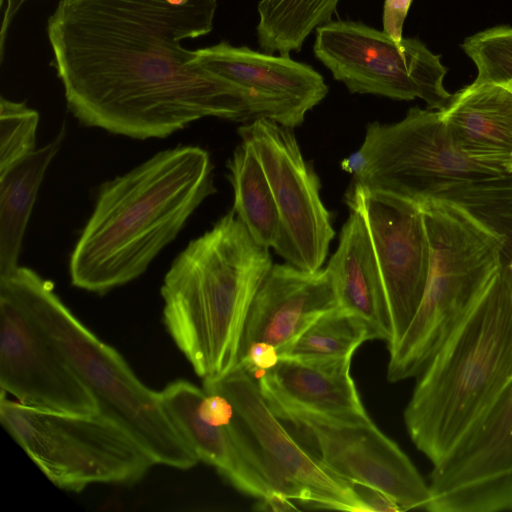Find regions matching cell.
<instances>
[{
	"label": "cell",
	"instance_id": "35",
	"mask_svg": "<svg viewBox=\"0 0 512 512\" xmlns=\"http://www.w3.org/2000/svg\"><path fill=\"white\" fill-rule=\"evenodd\" d=\"M4 3V0H0V6L2 7Z\"/></svg>",
	"mask_w": 512,
	"mask_h": 512
},
{
	"label": "cell",
	"instance_id": "4",
	"mask_svg": "<svg viewBox=\"0 0 512 512\" xmlns=\"http://www.w3.org/2000/svg\"><path fill=\"white\" fill-rule=\"evenodd\" d=\"M512 378V304L502 273L432 356L404 411L408 434L441 463Z\"/></svg>",
	"mask_w": 512,
	"mask_h": 512
},
{
	"label": "cell",
	"instance_id": "3",
	"mask_svg": "<svg viewBox=\"0 0 512 512\" xmlns=\"http://www.w3.org/2000/svg\"><path fill=\"white\" fill-rule=\"evenodd\" d=\"M232 210L176 256L160 293L163 322L203 380L217 379L239 362L251 302L272 267Z\"/></svg>",
	"mask_w": 512,
	"mask_h": 512
},
{
	"label": "cell",
	"instance_id": "14",
	"mask_svg": "<svg viewBox=\"0 0 512 512\" xmlns=\"http://www.w3.org/2000/svg\"><path fill=\"white\" fill-rule=\"evenodd\" d=\"M1 392L30 407L94 413L97 404L23 305L0 286Z\"/></svg>",
	"mask_w": 512,
	"mask_h": 512
},
{
	"label": "cell",
	"instance_id": "11",
	"mask_svg": "<svg viewBox=\"0 0 512 512\" xmlns=\"http://www.w3.org/2000/svg\"><path fill=\"white\" fill-rule=\"evenodd\" d=\"M256 154L279 212L281 233L274 250L287 263L320 270L335 232L320 198V181L305 161L291 128L259 118L238 128Z\"/></svg>",
	"mask_w": 512,
	"mask_h": 512
},
{
	"label": "cell",
	"instance_id": "33",
	"mask_svg": "<svg viewBox=\"0 0 512 512\" xmlns=\"http://www.w3.org/2000/svg\"><path fill=\"white\" fill-rule=\"evenodd\" d=\"M5 1V0H4ZM28 0H6V7L3 13L1 29H0V56L1 60L4 55L5 41L9 26L22 7V5Z\"/></svg>",
	"mask_w": 512,
	"mask_h": 512
},
{
	"label": "cell",
	"instance_id": "18",
	"mask_svg": "<svg viewBox=\"0 0 512 512\" xmlns=\"http://www.w3.org/2000/svg\"><path fill=\"white\" fill-rule=\"evenodd\" d=\"M196 51L204 68L260 93L287 101L306 114L328 93L324 78L310 65L222 41Z\"/></svg>",
	"mask_w": 512,
	"mask_h": 512
},
{
	"label": "cell",
	"instance_id": "9",
	"mask_svg": "<svg viewBox=\"0 0 512 512\" xmlns=\"http://www.w3.org/2000/svg\"><path fill=\"white\" fill-rule=\"evenodd\" d=\"M316 58L351 93L396 100L423 99L430 110L444 111L454 100L443 85L447 68L421 41H395L383 31L350 20L316 28Z\"/></svg>",
	"mask_w": 512,
	"mask_h": 512
},
{
	"label": "cell",
	"instance_id": "1",
	"mask_svg": "<svg viewBox=\"0 0 512 512\" xmlns=\"http://www.w3.org/2000/svg\"><path fill=\"white\" fill-rule=\"evenodd\" d=\"M216 8V0H60L47 35L69 111L85 126L141 140L205 117L301 125L287 101L204 68L182 46L211 32Z\"/></svg>",
	"mask_w": 512,
	"mask_h": 512
},
{
	"label": "cell",
	"instance_id": "22",
	"mask_svg": "<svg viewBox=\"0 0 512 512\" xmlns=\"http://www.w3.org/2000/svg\"><path fill=\"white\" fill-rule=\"evenodd\" d=\"M62 128L48 144L0 173V277L15 271L38 191L61 147Z\"/></svg>",
	"mask_w": 512,
	"mask_h": 512
},
{
	"label": "cell",
	"instance_id": "8",
	"mask_svg": "<svg viewBox=\"0 0 512 512\" xmlns=\"http://www.w3.org/2000/svg\"><path fill=\"white\" fill-rule=\"evenodd\" d=\"M352 183L415 202L459 183L509 173L467 158L452 141L441 111L409 109L395 123L367 125L364 141L340 163Z\"/></svg>",
	"mask_w": 512,
	"mask_h": 512
},
{
	"label": "cell",
	"instance_id": "20",
	"mask_svg": "<svg viewBox=\"0 0 512 512\" xmlns=\"http://www.w3.org/2000/svg\"><path fill=\"white\" fill-rule=\"evenodd\" d=\"M456 147L479 164L505 171L512 155V83L489 82L455 93L441 111Z\"/></svg>",
	"mask_w": 512,
	"mask_h": 512
},
{
	"label": "cell",
	"instance_id": "17",
	"mask_svg": "<svg viewBox=\"0 0 512 512\" xmlns=\"http://www.w3.org/2000/svg\"><path fill=\"white\" fill-rule=\"evenodd\" d=\"M338 305L326 268L310 272L273 264L251 302L240 353L261 341L275 346L281 356L312 322Z\"/></svg>",
	"mask_w": 512,
	"mask_h": 512
},
{
	"label": "cell",
	"instance_id": "30",
	"mask_svg": "<svg viewBox=\"0 0 512 512\" xmlns=\"http://www.w3.org/2000/svg\"><path fill=\"white\" fill-rule=\"evenodd\" d=\"M350 483L364 509V512L403 511L399 504L386 492L365 483Z\"/></svg>",
	"mask_w": 512,
	"mask_h": 512
},
{
	"label": "cell",
	"instance_id": "15",
	"mask_svg": "<svg viewBox=\"0 0 512 512\" xmlns=\"http://www.w3.org/2000/svg\"><path fill=\"white\" fill-rule=\"evenodd\" d=\"M223 394L270 464L293 485L302 505L316 509L364 512L351 483L322 464L282 424L262 395L258 383L242 366L224 376L203 380Z\"/></svg>",
	"mask_w": 512,
	"mask_h": 512
},
{
	"label": "cell",
	"instance_id": "26",
	"mask_svg": "<svg viewBox=\"0 0 512 512\" xmlns=\"http://www.w3.org/2000/svg\"><path fill=\"white\" fill-rule=\"evenodd\" d=\"M367 340L370 339L365 324L338 305L312 322L280 357L308 360L344 358L353 356Z\"/></svg>",
	"mask_w": 512,
	"mask_h": 512
},
{
	"label": "cell",
	"instance_id": "27",
	"mask_svg": "<svg viewBox=\"0 0 512 512\" xmlns=\"http://www.w3.org/2000/svg\"><path fill=\"white\" fill-rule=\"evenodd\" d=\"M477 68L472 85L512 81V26H495L470 37L461 45Z\"/></svg>",
	"mask_w": 512,
	"mask_h": 512
},
{
	"label": "cell",
	"instance_id": "6",
	"mask_svg": "<svg viewBox=\"0 0 512 512\" xmlns=\"http://www.w3.org/2000/svg\"><path fill=\"white\" fill-rule=\"evenodd\" d=\"M418 203L429 240L430 269L412 321L389 349V382L418 377L501 273V240L495 231L449 198L429 197Z\"/></svg>",
	"mask_w": 512,
	"mask_h": 512
},
{
	"label": "cell",
	"instance_id": "23",
	"mask_svg": "<svg viewBox=\"0 0 512 512\" xmlns=\"http://www.w3.org/2000/svg\"><path fill=\"white\" fill-rule=\"evenodd\" d=\"M227 168L234 195L232 210L257 244L274 249L281 233L280 216L256 154L241 143L234 150Z\"/></svg>",
	"mask_w": 512,
	"mask_h": 512
},
{
	"label": "cell",
	"instance_id": "24",
	"mask_svg": "<svg viewBox=\"0 0 512 512\" xmlns=\"http://www.w3.org/2000/svg\"><path fill=\"white\" fill-rule=\"evenodd\" d=\"M339 0H260L257 40L263 53L300 51L317 27L331 21Z\"/></svg>",
	"mask_w": 512,
	"mask_h": 512
},
{
	"label": "cell",
	"instance_id": "29",
	"mask_svg": "<svg viewBox=\"0 0 512 512\" xmlns=\"http://www.w3.org/2000/svg\"><path fill=\"white\" fill-rule=\"evenodd\" d=\"M280 359L275 346L266 342H252L240 353L238 365L242 366L251 376L260 378L273 369Z\"/></svg>",
	"mask_w": 512,
	"mask_h": 512
},
{
	"label": "cell",
	"instance_id": "32",
	"mask_svg": "<svg viewBox=\"0 0 512 512\" xmlns=\"http://www.w3.org/2000/svg\"><path fill=\"white\" fill-rule=\"evenodd\" d=\"M258 500L256 509L261 511L285 512L299 510L291 502L292 499L276 491H273L264 498Z\"/></svg>",
	"mask_w": 512,
	"mask_h": 512
},
{
	"label": "cell",
	"instance_id": "25",
	"mask_svg": "<svg viewBox=\"0 0 512 512\" xmlns=\"http://www.w3.org/2000/svg\"><path fill=\"white\" fill-rule=\"evenodd\" d=\"M437 196L462 204L498 234L501 273L512 304V174L455 184Z\"/></svg>",
	"mask_w": 512,
	"mask_h": 512
},
{
	"label": "cell",
	"instance_id": "31",
	"mask_svg": "<svg viewBox=\"0 0 512 512\" xmlns=\"http://www.w3.org/2000/svg\"><path fill=\"white\" fill-rule=\"evenodd\" d=\"M412 0H385L383 9V32L400 42L403 24Z\"/></svg>",
	"mask_w": 512,
	"mask_h": 512
},
{
	"label": "cell",
	"instance_id": "7",
	"mask_svg": "<svg viewBox=\"0 0 512 512\" xmlns=\"http://www.w3.org/2000/svg\"><path fill=\"white\" fill-rule=\"evenodd\" d=\"M0 420L44 475L66 491L98 483L131 485L155 465L131 435L99 412L39 409L1 392Z\"/></svg>",
	"mask_w": 512,
	"mask_h": 512
},
{
	"label": "cell",
	"instance_id": "12",
	"mask_svg": "<svg viewBox=\"0 0 512 512\" xmlns=\"http://www.w3.org/2000/svg\"><path fill=\"white\" fill-rule=\"evenodd\" d=\"M369 232L390 311L393 340H400L424 294L430 246L418 202L351 183L345 195Z\"/></svg>",
	"mask_w": 512,
	"mask_h": 512
},
{
	"label": "cell",
	"instance_id": "21",
	"mask_svg": "<svg viewBox=\"0 0 512 512\" xmlns=\"http://www.w3.org/2000/svg\"><path fill=\"white\" fill-rule=\"evenodd\" d=\"M352 356L308 360L280 357L258 378L264 397L341 418H367L350 373Z\"/></svg>",
	"mask_w": 512,
	"mask_h": 512
},
{
	"label": "cell",
	"instance_id": "34",
	"mask_svg": "<svg viewBox=\"0 0 512 512\" xmlns=\"http://www.w3.org/2000/svg\"><path fill=\"white\" fill-rule=\"evenodd\" d=\"M512 83V81H510ZM505 170L507 173L512 174V155L510 156L509 160L507 161L505 165Z\"/></svg>",
	"mask_w": 512,
	"mask_h": 512
},
{
	"label": "cell",
	"instance_id": "5",
	"mask_svg": "<svg viewBox=\"0 0 512 512\" xmlns=\"http://www.w3.org/2000/svg\"><path fill=\"white\" fill-rule=\"evenodd\" d=\"M59 350L94 397L97 411L131 435L154 463L186 470L198 458L185 442L161 400L112 346L91 332L35 271L18 267L0 277Z\"/></svg>",
	"mask_w": 512,
	"mask_h": 512
},
{
	"label": "cell",
	"instance_id": "13",
	"mask_svg": "<svg viewBox=\"0 0 512 512\" xmlns=\"http://www.w3.org/2000/svg\"><path fill=\"white\" fill-rule=\"evenodd\" d=\"M428 483V511L512 510V378Z\"/></svg>",
	"mask_w": 512,
	"mask_h": 512
},
{
	"label": "cell",
	"instance_id": "2",
	"mask_svg": "<svg viewBox=\"0 0 512 512\" xmlns=\"http://www.w3.org/2000/svg\"><path fill=\"white\" fill-rule=\"evenodd\" d=\"M208 152L177 146L105 182L69 260L71 284L97 294L131 282L216 192Z\"/></svg>",
	"mask_w": 512,
	"mask_h": 512
},
{
	"label": "cell",
	"instance_id": "10",
	"mask_svg": "<svg viewBox=\"0 0 512 512\" xmlns=\"http://www.w3.org/2000/svg\"><path fill=\"white\" fill-rule=\"evenodd\" d=\"M264 398L299 441L335 475L386 492L403 511L427 510L429 483L370 417L341 418Z\"/></svg>",
	"mask_w": 512,
	"mask_h": 512
},
{
	"label": "cell",
	"instance_id": "16",
	"mask_svg": "<svg viewBox=\"0 0 512 512\" xmlns=\"http://www.w3.org/2000/svg\"><path fill=\"white\" fill-rule=\"evenodd\" d=\"M160 396L199 461L249 496L261 499L273 492L264 478V460L256 443L223 394L177 379Z\"/></svg>",
	"mask_w": 512,
	"mask_h": 512
},
{
	"label": "cell",
	"instance_id": "28",
	"mask_svg": "<svg viewBox=\"0 0 512 512\" xmlns=\"http://www.w3.org/2000/svg\"><path fill=\"white\" fill-rule=\"evenodd\" d=\"M39 113L23 102L0 100V173L36 150Z\"/></svg>",
	"mask_w": 512,
	"mask_h": 512
},
{
	"label": "cell",
	"instance_id": "19",
	"mask_svg": "<svg viewBox=\"0 0 512 512\" xmlns=\"http://www.w3.org/2000/svg\"><path fill=\"white\" fill-rule=\"evenodd\" d=\"M339 245L328 270L340 307L357 316L367 327L369 339L393 340L390 311L367 226L350 210Z\"/></svg>",
	"mask_w": 512,
	"mask_h": 512
}]
</instances>
